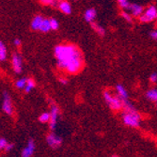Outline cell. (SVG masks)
<instances>
[{"instance_id": "obj_7", "label": "cell", "mask_w": 157, "mask_h": 157, "mask_svg": "<svg viewBox=\"0 0 157 157\" xmlns=\"http://www.w3.org/2000/svg\"><path fill=\"white\" fill-rule=\"evenodd\" d=\"M11 64L13 71L16 74H21L22 69H23V61H22V56L18 54H13L12 59H11Z\"/></svg>"}, {"instance_id": "obj_4", "label": "cell", "mask_w": 157, "mask_h": 157, "mask_svg": "<svg viewBox=\"0 0 157 157\" xmlns=\"http://www.w3.org/2000/svg\"><path fill=\"white\" fill-rule=\"evenodd\" d=\"M157 19V9L154 6H151L147 9L144 14H141L139 20L142 23H147Z\"/></svg>"}, {"instance_id": "obj_13", "label": "cell", "mask_w": 157, "mask_h": 157, "mask_svg": "<svg viewBox=\"0 0 157 157\" xmlns=\"http://www.w3.org/2000/svg\"><path fill=\"white\" fill-rule=\"evenodd\" d=\"M59 10L65 14H70L71 12H72V7H71L70 3L67 1H60Z\"/></svg>"}, {"instance_id": "obj_17", "label": "cell", "mask_w": 157, "mask_h": 157, "mask_svg": "<svg viewBox=\"0 0 157 157\" xmlns=\"http://www.w3.org/2000/svg\"><path fill=\"white\" fill-rule=\"evenodd\" d=\"M91 26H92V28H93V29H94V30H95L99 35L104 36V35L105 34V28H104L103 26H101L100 25H98V24H96V23L92 22V23H91Z\"/></svg>"}, {"instance_id": "obj_24", "label": "cell", "mask_w": 157, "mask_h": 157, "mask_svg": "<svg viewBox=\"0 0 157 157\" xmlns=\"http://www.w3.org/2000/svg\"><path fill=\"white\" fill-rule=\"evenodd\" d=\"M50 24H51V28L52 30H56L59 28V22L56 21V19H51L50 20Z\"/></svg>"}, {"instance_id": "obj_20", "label": "cell", "mask_w": 157, "mask_h": 157, "mask_svg": "<svg viewBox=\"0 0 157 157\" xmlns=\"http://www.w3.org/2000/svg\"><path fill=\"white\" fill-rule=\"evenodd\" d=\"M27 78H21L19 79L16 83H15V86L17 89H25V86H26V83H27Z\"/></svg>"}, {"instance_id": "obj_18", "label": "cell", "mask_w": 157, "mask_h": 157, "mask_svg": "<svg viewBox=\"0 0 157 157\" xmlns=\"http://www.w3.org/2000/svg\"><path fill=\"white\" fill-rule=\"evenodd\" d=\"M7 58V48L3 42H0V60L4 61Z\"/></svg>"}, {"instance_id": "obj_21", "label": "cell", "mask_w": 157, "mask_h": 157, "mask_svg": "<svg viewBox=\"0 0 157 157\" xmlns=\"http://www.w3.org/2000/svg\"><path fill=\"white\" fill-rule=\"evenodd\" d=\"M40 2L44 5H48V6H53L56 7L59 5V0H40Z\"/></svg>"}, {"instance_id": "obj_29", "label": "cell", "mask_w": 157, "mask_h": 157, "mask_svg": "<svg viewBox=\"0 0 157 157\" xmlns=\"http://www.w3.org/2000/svg\"><path fill=\"white\" fill-rule=\"evenodd\" d=\"M150 36L151 37V39L156 40H157V30H153L150 33Z\"/></svg>"}, {"instance_id": "obj_9", "label": "cell", "mask_w": 157, "mask_h": 157, "mask_svg": "<svg viewBox=\"0 0 157 157\" xmlns=\"http://www.w3.org/2000/svg\"><path fill=\"white\" fill-rule=\"evenodd\" d=\"M34 151H35V143H34L33 139H29L27 142V146L22 151V156L23 157H29L33 154Z\"/></svg>"}, {"instance_id": "obj_32", "label": "cell", "mask_w": 157, "mask_h": 157, "mask_svg": "<svg viewBox=\"0 0 157 157\" xmlns=\"http://www.w3.org/2000/svg\"><path fill=\"white\" fill-rule=\"evenodd\" d=\"M75 1H77V0H75Z\"/></svg>"}, {"instance_id": "obj_3", "label": "cell", "mask_w": 157, "mask_h": 157, "mask_svg": "<svg viewBox=\"0 0 157 157\" xmlns=\"http://www.w3.org/2000/svg\"><path fill=\"white\" fill-rule=\"evenodd\" d=\"M104 98L105 100L106 104L109 105V107L113 110H119L122 108V100L119 96H113L108 91L104 92Z\"/></svg>"}, {"instance_id": "obj_26", "label": "cell", "mask_w": 157, "mask_h": 157, "mask_svg": "<svg viewBox=\"0 0 157 157\" xmlns=\"http://www.w3.org/2000/svg\"><path fill=\"white\" fill-rule=\"evenodd\" d=\"M7 144H8V142H7V140L5 138L2 137L1 139H0V149H5Z\"/></svg>"}, {"instance_id": "obj_25", "label": "cell", "mask_w": 157, "mask_h": 157, "mask_svg": "<svg viewBox=\"0 0 157 157\" xmlns=\"http://www.w3.org/2000/svg\"><path fill=\"white\" fill-rule=\"evenodd\" d=\"M121 16L127 21V22H129V23H131L132 22V17L128 14L127 12H125V11H123V12H121Z\"/></svg>"}, {"instance_id": "obj_6", "label": "cell", "mask_w": 157, "mask_h": 157, "mask_svg": "<svg viewBox=\"0 0 157 157\" xmlns=\"http://www.w3.org/2000/svg\"><path fill=\"white\" fill-rule=\"evenodd\" d=\"M2 108H3V111L7 114V115H9V116L12 115V113H13V106H12L10 96V94L7 91L4 92V99H3Z\"/></svg>"}, {"instance_id": "obj_22", "label": "cell", "mask_w": 157, "mask_h": 157, "mask_svg": "<svg viewBox=\"0 0 157 157\" xmlns=\"http://www.w3.org/2000/svg\"><path fill=\"white\" fill-rule=\"evenodd\" d=\"M34 88H35V82L32 79H28L27 80V83H26V86H25V92L31 91V90L34 89Z\"/></svg>"}, {"instance_id": "obj_30", "label": "cell", "mask_w": 157, "mask_h": 157, "mask_svg": "<svg viewBox=\"0 0 157 157\" xmlns=\"http://www.w3.org/2000/svg\"><path fill=\"white\" fill-rule=\"evenodd\" d=\"M14 44H15L16 46H20L21 45V44H22V42H21V40L20 39H15V40H14Z\"/></svg>"}, {"instance_id": "obj_12", "label": "cell", "mask_w": 157, "mask_h": 157, "mask_svg": "<svg viewBox=\"0 0 157 157\" xmlns=\"http://www.w3.org/2000/svg\"><path fill=\"white\" fill-rule=\"evenodd\" d=\"M42 21H44V18H42L41 16H40V15L35 16L31 22V28L33 30H40V27Z\"/></svg>"}, {"instance_id": "obj_19", "label": "cell", "mask_w": 157, "mask_h": 157, "mask_svg": "<svg viewBox=\"0 0 157 157\" xmlns=\"http://www.w3.org/2000/svg\"><path fill=\"white\" fill-rule=\"evenodd\" d=\"M50 119H51V114L45 112V113H42L40 116L39 121L40 122H48V121H50Z\"/></svg>"}, {"instance_id": "obj_27", "label": "cell", "mask_w": 157, "mask_h": 157, "mask_svg": "<svg viewBox=\"0 0 157 157\" xmlns=\"http://www.w3.org/2000/svg\"><path fill=\"white\" fill-rule=\"evenodd\" d=\"M150 81L152 82V83L157 82V74H156V73H153V74L151 75V76H150Z\"/></svg>"}, {"instance_id": "obj_2", "label": "cell", "mask_w": 157, "mask_h": 157, "mask_svg": "<svg viewBox=\"0 0 157 157\" xmlns=\"http://www.w3.org/2000/svg\"><path fill=\"white\" fill-rule=\"evenodd\" d=\"M123 122L130 126V127H138L140 124V115L136 109H132L129 111H124L123 112Z\"/></svg>"}, {"instance_id": "obj_23", "label": "cell", "mask_w": 157, "mask_h": 157, "mask_svg": "<svg viewBox=\"0 0 157 157\" xmlns=\"http://www.w3.org/2000/svg\"><path fill=\"white\" fill-rule=\"evenodd\" d=\"M118 2L120 4V6L123 9H129L130 3L128 0H118Z\"/></svg>"}, {"instance_id": "obj_14", "label": "cell", "mask_w": 157, "mask_h": 157, "mask_svg": "<svg viewBox=\"0 0 157 157\" xmlns=\"http://www.w3.org/2000/svg\"><path fill=\"white\" fill-rule=\"evenodd\" d=\"M51 28V24H50V20L48 19H44L42 21L41 25H40V31L41 32H48Z\"/></svg>"}, {"instance_id": "obj_5", "label": "cell", "mask_w": 157, "mask_h": 157, "mask_svg": "<svg viewBox=\"0 0 157 157\" xmlns=\"http://www.w3.org/2000/svg\"><path fill=\"white\" fill-rule=\"evenodd\" d=\"M47 144L52 148V149H58L59 147L61 146L62 144V138L59 136L55 134H49L46 137Z\"/></svg>"}, {"instance_id": "obj_16", "label": "cell", "mask_w": 157, "mask_h": 157, "mask_svg": "<svg viewBox=\"0 0 157 157\" xmlns=\"http://www.w3.org/2000/svg\"><path fill=\"white\" fill-rule=\"evenodd\" d=\"M146 97H147L149 100H151V101L157 103V90H155V89L150 90L149 91H147Z\"/></svg>"}, {"instance_id": "obj_10", "label": "cell", "mask_w": 157, "mask_h": 157, "mask_svg": "<svg viewBox=\"0 0 157 157\" xmlns=\"http://www.w3.org/2000/svg\"><path fill=\"white\" fill-rule=\"evenodd\" d=\"M96 14H97V12H96L95 9L91 8V9L87 10H86V12H85V14H84L85 20L87 21V22H89V23H92L93 20L96 18Z\"/></svg>"}, {"instance_id": "obj_1", "label": "cell", "mask_w": 157, "mask_h": 157, "mask_svg": "<svg viewBox=\"0 0 157 157\" xmlns=\"http://www.w3.org/2000/svg\"><path fill=\"white\" fill-rule=\"evenodd\" d=\"M58 66L70 74H76L83 66L82 54L75 45H58L55 48Z\"/></svg>"}, {"instance_id": "obj_31", "label": "cell", "mask_w": 157, "mask_h": 157, "mask_svg": "<svg viewBox=\"0 0 157 157\" xmlns=\"http://www.w3.org/2000/svg\"><path fill=\"white\" fill-rule=\"evenodd\" d=\"M59 82H60L62 85H66V84L68 83V80H67L66 78H63V77H61V78H59Z\"/></svg>"}, {"instance_id": "obj_28", "label": "cell", "mask_w": 157, "mask_h": 157, "mask_svg": "<svg viewBox=\"0 0 157 157\" xmlns=\"http://www.w3.org/2000/svg\"><path fill=\"white\" fill-rule=\"evenodd\" d=\"M13 147H14V144H12V143H8L4 150H5V151H10L13 149Z\"/></svg>"}, {"instance_id": "obj_8", "label": "cell", "mask_w": 157, "mask_h": 157, "mask_svg": "<svg viewBox=\"0 0 157 157\" xmlns=\"http://www.w3.org/2000/svg\"><path fill=\"white\" fill-rule=\"evenodd\" d=\"M51 119L49 121V127L51 130H55L56 129V121H58V118H59V109L58 106L53 105L51 107Z\"/></svg>"}, {"instance_id": "obj_15", "label": "cell", "mask_w": 157, "mask_h": 157, "mask_svg": "<svg viewBox=\"0 0 157 157\" xmlns=\"http://www.w3.org/2000/svg\"><path fill=\"white\" fill-rule=\"evenodd\" d=\"M116 90L119 93V96L121 98V99H128V92L127 90L124 89V87L122 85H117V87H116Z\"/></svg>"}, {"instance_id": "obj_11", "label": "cell", "mask_w": 157, "mask_h": 157, "mask_svg": "<svg viewBox=\"0 0 157 157\" xmlns=\"http://www.w3.org/2000/svg\"><path fill=\"white\" fill-rule=\"evenodd\" d=\"M128 10H131V12L134 16H140L142 14V12H143V8L139 5H137V4H130L129 9Z\"/></svg>"}]
</instances>
